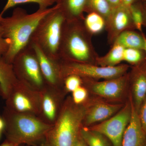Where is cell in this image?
<instances>
[{
    "mask_svg": "<svg viewBox=\"0 0 146 146\" xmlns=\"http://www.w3.org/2000/svg\"><path fill=\"white\" fill-rule=\"evenodd\" d=\"M55 7V5L45 9L39 8L30 14L24 9L17 7L13 10L11 16H0V28L3 36L10 43L8 51L3 56L6 62L12 64L16 55L29 44L40 21Z\"/></svg>",
    "mask_w": 146,
    "mask_h": 146,
    "instance_id": "cell-1",
    "label": "cell"
},
{
    "mask_svg": "<svg viewBox=\"0 0 146 146\" xmlns=\"http://www.w3.org/2000/svg\"><path fill=\"white\" fill-rule=\"evenodd\" d=\"M83 21L65 20L59 47V60L97 65L99 56L92 44L93 35L86 29Z\"/></svg>",
    "mask_w": 146,
    "mask_h": 146,
    "instance_id": "cell-2",
    "label": "cell"
},
{
    "mask_svg": "<svg viewBox=\"0 0 146 146\" xmlns=\"http://www.w3.org/2000/svg\"><path fill=\"white\" fill-rule=\"evenodd\" d=\"M2 117L7 140L20 146H36L46 139L53 125L38 116L11 111L5 107Z\"/></svg>",
    "mask_w": 146,
    "mask_h": 146,
    "instance_id": "cell-3",
    "label": "cell"
},
{
    "mask_svg": "<svg viewBox=\"0 0 146 146\" xmlns=\"http://www.w3.org/2000/svg\"><path fill=\"white\" fill-rule=\"evenodd\" d=\"M86 112L83 104H76L72 98L68 99L63 102L46 140L52 146H76Z\"/></svg>",
    "mask_w": 146,
    "mask_h": 146,
    "instance_id": "cell-4",
    "label": "cell"
},
{
    "mask_svg": "<svg viewBox=\"0 0 146 146\" xmlns=\"http://www.w3.org/2000/svg\"><path fill=\"white\" fill-rule=\"evenodd\" d=\"M55 6L54 9L40 21L29 43L36 45L51 58L60 60L59 47L63 24L66 20L58 7Z\"/></svg>",
    "mask_w": 146,
    "mask_h": 146,
    "instance_id": "cell-5",
    "label": "cell"
},
{
    "mask_svg": "<svg viewBox=\"0 0 146 146\" xmlns=\"http://www.w3.org/2000/svg\"><path fill=\"white\" fill-rule=\"evenodd\" d=\"M12 65L19 81L39 91L47 86L36 54L30 44L18 53Z\"/></svg>",
    "mask_w": 146,
    "mask_h": 146,
    "instance_id": "cell-6",
    "label": "cell"
},
{
    "mask_svg": "<svg viewBox=\"0 0 146 146\" xmlns=\"http://www.w3.org/2000/svg\"><path fill=\"white\" fill-rule=\"evenodd\" d=\"M61 76L64 79L70 75H75L81 78L91 79H111L119 77L127 73L129 66L126 64L114 67H102L89 63L60 60Z\"/></svg>",
    "mask_w": 146,
    "mask_h": 146,
    "instance_id": "cell-7",
    "label": "cell"
},
{
    "mask_svg": "<svg viewBox=\"0 0 146 146\" xmlns=\"http://www.w3.org/2000/svg\"><path fill=\"white\" fill-rule=\"evenodd\" d=\"M7 109L18 113L39 117L41 112V91L18 80L5 100Z\"/></svg>",
    "mask_w": 146,
    "mask_h": 146,
    "instance_id": "cell-8",
    "label": "cell"
},
{
    "mask_svg": "<svg viewBox=\"0 0 146 146\" xmlns=\"http://www.w3.org/2000/svg\"><path fill=\"white\" fill-rule=\"evenodd\" d=\"M131 112L130 103L113 117L90 129L106 136L113 146H121L124 133L130 121Z\"/></svg>",
    "mask_w": 146,
    "mask_h": 146,
    "instance_id": "cell-9",
    "label": "cell"
},
{
    "mask_svg": "<svg viewBox=\"0 0 146 146\" xmlns=\"http://www.w3.org/2000/svg\"><path fill=\"white\" fill-rule=\"evenodd\" d=\"M41 112L39 117L50 124L53 125L59 115L62 103V89L47 86L41 91Z\"/></svg>",
    "mask_w": 146,
    "mask_h": 146,
    "instance_id": "cell-10",
    "label": "cell"
},
{
    "mask_svg": "<svg viewBox=\"0 0 146 146\" xmlns=\"http://www.w3.org/2000/svg\"><path fill=\"white\" fill-rule=\"evenodd\" d=\"M135 29L129 9L122 5L112 11V15L106 23L108 42L112 46L117 37L123 32Z\"/></svg>",
    "mask_w": 146,
    "mask_h": 146,
    "instance_id": "cell-11",
    "label": "cell"
},
{
    "mask_svg": "<svg viewBox=\"0 0 146 146\" xmlns=\"http://www.w3.org/2000/svg\"><path fill=\"white\" fill-rule=\"evenodd\" d=\"M36 54L42 74L47 85L55 89L64 88V80L61 76L59 60H54L46 55L34 44L29 43Z\"/></svg>",
    "mask_w": 146,
    "mask_h": 146,
    "instance_id": "cell-12",
    "label": "cell"
},
{
    "mask_svg": "<svg viewBox=\"0 0 146 146\" xmlns=\"http://www.w3.org/2000/svg\"><path fill=\"white\" fill-rule=\"evenodd\" d=\"M131 117L123 136L121 146H145L146 132L141 124L139 113L131 101Z\"/></svg>",
    "mask_w": 146,
    "mask_h": 146,
    "instance_id": "cell-13",
    "label": "cell"
},
{
    "mask_svg": "<svg viewBox=\"0 0 146 146\" xmlns=\"http://www.w3.org/2000/svg\"><path fill=\"white\" fill-rule=\"evenodd\" d=\"M129 81L127 73L119 77L91 82L92 91L100 96L116 98L121 96Z\"/></svg>",
    "mask_w": 146,
    "mask_h": 146,
    "instance_id": "cell-14",
    "label": "cell"
},
{
    "mask_svg": "<svg viewBox=\"0 0 146 146\" xmlns=\"http://www.w3.org/2000/svg\"><path fill=\"white\" fill-rule=\"evenodd\" d=\"M135 108L139 113L146 95V60L134 66L131 75Z\"/></svg>",
    "mask_w": 146,
    "mask_h": 146,
    "instance_id": "cell-15",
    "label": "cell"
},
{
    "mask_svg": "<svg viewBox=\"0 0 146 146\" xmlns=\"http://www.w3.org/2000/svg\"><path fill=\"white\" fill-rule=\"evenodd\" d=\"M121 108V105L108 104H98L93 106L89 111L86 110V115L83 121L86 125L109 119Z\"/></svg>",
    "mask_w": 146,
    "mask_h": 146,
    "instance_id": "cell-16",
    "label": "cell"
},
{
    "mask_svg": "<svg viewBox=\"0 0 146 146\" xmlns=\"http://www.w3.org/2000/svg\"><path fill=\"white\" fill-rule=\"evenodd\" d=\"M55 5L67 21L84 20L87 0H55Z\"/></svg>",
    "mask_w": 146,
    "mask_h": 146,
    "instance_id": "cell-17",
    "label": "cell"
},
{
    "mask_svg": "<svg viewBox=\"0 0 146 146\" xmlns=\"http://www.w3.org/2000/svg\"><path fill=\"white\" fill-rule=\"evenodd\" d=\"M12 64L0 56V95L6 99L13 86L18 82Z\"/></svg>",
    "mask_w": 146,
    "mask_h": 146,
    "instance_id": "cell-18",
    "label": "cell"
},
{
    "mask_svg": "<svg viewBox=\"0 0 146 146\" xmlns=\"http://www.w3.org/2000/svg\"><path fill=\"white\" fill-rule=\"evenodd\" d=\"M145 35L143 33H139L134 30L125 31L118 36L114 43L121 45L125 48L145 50Z\"/></svg>",
    "mask_w": 146,
    "mask_h": 146,
    "instance_id": "cell-19",
    "label": "cell"
},
{
    "mask_svg": "<svg viewBox=\"0 0 146 146\" xmlns=\"http://www.w3.org/2000/svg\"><path fill=\"white\" fill-rule=\"evenodd\" d=\"M125 48L117 43H114L111 48L105 55L98 58L97 65L102 67H114L123 61Z\"/></svg>",
    "mask_w": 146,
    "mask_h": 146,
    "instance_id": "cell-20",
    "label": "cell"
},
{
    "mask_svg": "<svg viewBox=\"0 0 146 146\" xmlns=\"http://www.w3.org/2000/svg\"><path fill=\"white\" fill-rule=\"evenodd\" d=\"M113 10L107 0H87L84 12H95L103 17L107 23L112 15Z\"/></svg>",
    "mask_w": 146,
    "mask_h": 146,
    "instance_id": "cell-21",
    "label": "cell"
},
{
    "mask_svg": "<svg viewBox=\"0 0 146 146\" xmlns=\"http://www.w3.org/2000/svg\"><path fill=\"white\" fill-rule=\"evenodd\" d=\"M84 24L92 35L99 34L105 30L106 23L103 17L95 12L87 13L84 17Z\"/></svg>",
    "mask_w": 146,
    "mask_h": 146,
    "instance_id": "cell-22",
    "label": "cell"
},
{
    "mask_svg": "<svg viewBox=\"0 0 146 146\" xmlns=\"http://www.w3.org/2000/svg\"><path fill=\"white\" fill-rule=\"evenodd\" d=\"M80 135L88 146H109L104 136L90 128L82 127Z\"/></svg>",
    "mask_w": 146,
    "mask_h": 146,
    "instance_id": "cell-23",
    "label": "cell"
},
{
    "mask_svg": "<svg viewBox=\"0 0 146 146\" xmlns=\"http://www.w3.org/2000/svg\"><path fill=\"white\" fill-rule=\"evenodd\" d=\"M33 3L39 6V8L45 9L49 8L51 6L55 3V0H7V2L1 12L0 13V16H2L4 13L9 9L14 7L15 6L21 4Z\"/></svg>",
    "mask_w": 146,
    "mask_h": 146,
    "instance_id": "cell-24",
    "label": "cell"
},
{
    "mask_svg": "<svg viewBox=\"0 0 146 146\" xmlns=\"http://www.w3.org/2000/svg\"><path fill=\"white\" fill-rule=\"evenodd\" d=\"M146 60V52L145 50L125 48L123 52L124 61L135 66Z\"/></svg>",
    "mask_w": 146,
    "mask_h": 146,
    "instance_id": "cell-25",
    "label": "cell"
},
{
    "mask_svg": "<svg viewBox=\"0 0 146 146\" xmlns=\"http://www.w3.org/2000/svg\"><path fill=\"white\" fill-rule=\"evenodd\" d=\"M129 11L135 29L141 33H143L142 27L143 26V13L141 2L138 1L129 7Z\"/></svg>",
    "mask_w": 146,
    "mask_h": 146,
    "instance_id": "cell-26",
    "label": "cell"
},
{
    "mask_svg": "<svg viewBox=\"0 0 146 146\" xmlns=\"http://www.w3.org/2000/svg\"><path fill=\"white\" fill-rule=\"evenodd\" d=\"M82 84V80L80 77L75 75L69 76L64 80V90L72 93Z\"/></svg>",
    "mask_w": 146,
    "mask_h": 146,
    "instance_id": "cell-27",
    "label": "cell"
},
{
    "mask_svg": "<svg viewBox=\"0 0 146 146\" xmlns=\"http://www.w3.org/2000/svg\"><path fill=\"white\" fill-rule=\"evenodd\" d=\"M88 96L87 90L84 87L80 86L72 92V99L76 104H82L85 101Z\"/></svg>",
    "mask_w": 146,
    "mask_h": 146,
    "instance_id": "cell-28",
    "label": "cell"
},
{
    "mask_svg": "<svg viewBox=\"0 0 146 146\" xmlns=\"http://www.w3.org/2000/svg\"><path fill=\"white\" fill-rule=\"evenodd\" d=\"M10 45L9 40L4 38L3 36L2 31L0 28V56H3L7 53Z\"/></svg>",
    "mask_w": 146,
    "mask_h": 146,
    "instance_id": "cell-29",
    "label": "cell"
},
{
    "mask_svg": "<svg viewBox=\"0 0 146 146\" xmlns=\"http://www.w3.org/2000/svg\"><path fill=\"white\" fill-rule=\"evenodd\" d=\"M138 113L142 126L146 133V95L141 105Z\"/></svg>",
    "mask_w": 146,
    "mask_h": 146,
    "instance_id": "cell-30",
    "label": "cell"
},
{
    "mask_svg": "<svg viewBox=\"0 0 146 146\" xmlns=\"http://www.w3.org/2000/svg\"><path fill=\"white\" fill-rule=\"evenodd\" d=\"M107 1L113 10L121 5V0H107Z\"/></svg>",
    "mask_w": 146,
    "mask_h": 146,
    "instance_id": "cell-31",
    "label": "cell"
},
{
    "mask_svg": "<svg viewBox=\"0 0 146 146\" xmlns=\"http://www.w3.org/2000/svg\"><path fill=\"white\" fill-rule=\"evenodd\" d=\"M140 1V0H121V5L129 8L132 5Z\"/></svg>",
    "mask_w": 146,
    "mask_h": 146,
    "instance_id": "cell-32",
    "label": "cell"
},
{
    "mask_svg": "<svg viewBox=\"0 0 146 146\" xmlns=\"http://www.w3.org/2000/svg\"><path fill=\"white\" fill-rule=\"evenodd\" d=\"M142 9L143 13V26L146 27V1L141 2Z\"/></svg>",
    "mask_w": 146,
    "mask_h": 146,
    "instance_id": "cell-33",
    "label": "cell"
},
{
    "mask_svg": "<svg viewBox=\"0 0 146 146\" xmlns=\"http://www.w3.org/2000/svg\"><path fill=\"white\" fill-rule=\"evenodd\" d=\"M0 146H19L16 144L8 141V140L5 139L4 142Z\"/></svg>",
    "mask_w": 146,
    "mask_h": 146,
    "instance_id": "cell-34",
    "label": "cell"
},
{
    "mask_svg": "<svg viewBox=\"0 0 146 146\" xmlns=\"http://www.w3.org/2000/svg\"><path fill=\"white\" fill-rule=\"evenodd\" d=\"M76 146H88L80 135Z\"/></svg>",
    "mask_w": 146,
    "mask_h": 146,
    "instance_id": "cell-35",
    "label": "cell"
},
{
    "mask_svg": "<svg viewBox=\"0 0 146 146\" xmlns=\"http://www.w3.org/2000/svg\"><path fill=\"white\" fill-rule=\"evenodd\" d=\"M5 127V123L4 120L2 117H0V131H3Z\"/></svg>",
    "mask_w": 146,
    "mask_h": 146,
    "instance_id": "cell-36",
    "label": "cell"
},
{
    "mask_svg": "<svg viewBox=\"0 0 146 146\" xmlns=\"http://www.w3.org/2000/svg\"><path fill=\"white\" fill-rule=\"evenodd\" d=\"M36 146H52L46 139Z\"/></svg>",
    "mask_w": 146,
    "mask_h": 146,
    "instance_id": "cell-37",
    "label": "cell"
},
{
    "mask_svg": "<svg viewBox=\"0 0 146 146\" xmlns=\"http://www.w3.org/2000/svg\"><path fill=\"white\" fill-rule=\"evenodd\" d=\"M145 50L146 52V36L145 35Z\"/></svg>",
    "mask_w": 146,
    "mask_h": 146,
    "instance_id": "cell-38",
    "label": "cell"
},
{
    "mask_svg": "<svg viewBox=\"0 0 146 146\" xmlns=\"http://www.w3.org/2000/svg\"><path fill=\"white\" fill-rule=\"evenodd\" d=\"M146 0H140V1L141 2H144L146 1Z\"/></svg>",
    "mask_w": 146,
    "mask_h": 146,
    "instance_id": "cell-39",
    "label": "cell"
},
{
    "mask_svg": "<svg viewBox=\"0 0 146 146\" xmlns=\"http://www.w3.org/2000/svg\"><path fill=\"white\" fill-rule=\"evenodd\" d=\"M2 132H1V131H0V137H1V133Z\"/></svg>",
    "mask_w": 146,
    "mask_h": 146,
    "instance_id": "cell-40",
    "label": "cell"
},
{
    "mask_svg": "<svg viewBox=\"0 0 146 146\" xmlns=\"http://www.w3.org/2000/svg\"></svg>",
    "mask_w": 146,
    "mask_h": 146,
    "instance_id": "cell-41",
    "label": "cell"
}]
</instances>
